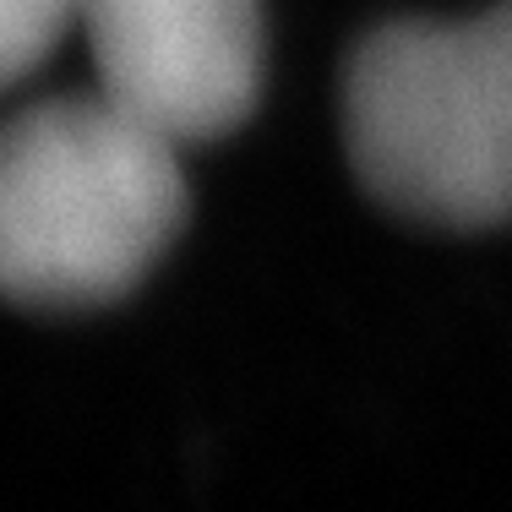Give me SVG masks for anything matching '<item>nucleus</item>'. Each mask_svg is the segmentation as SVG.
Here are the masks:
<instances>
[{"instance_id":"nucleus-1","label":"nucleus","mask_w":512,"mask_h":512,"mask_svg":"<svg viewBox=\"0 0 512 512\" xmlns=\"http://www.w3.org/2000/svg\"><path fill=\"white\" fill-rule=\"evenodd\" d=\"M191 213L180 142L109 93L22 104L0 137V289L77 316L137 295Z\"/></svg>"},{"instance_id":"nucleus-2","label":"nucleus","mask_w":512,"mask_h":512,"mask_svg":"<svg viewBox=\"0 0 512 512\" xmlns=\"http://www.w3.org/2000/svg\"><path fill=\"white\" fill-rule=\"evenodd\" d=\"M338 131L382 213L453 235L512 224V0L376 22L338 77Z\"/></svg>"},{"instance_id":"nucleus-3","label":"nucleus","mask_w":512,"mask_h":512,"mask_svg":"<svg viewBox=\"0 0 512 512\" xmlns=\"http://www.w3.org/2000/svg\"><path fill=\"white\" fill-rule=\"evenodd\" d=\"M99 93L175 137L218 142L262 104V0H82Z\"/></svg>"},{"instance_id":"nucleus-4","label":"nucleus","mask_w":512,"mask_h":512,"mask_svg":"<svg viewBox=\"0 0 512 512\" xmlns=\"http://www.w3.org/2000/svg\"><path fill=\"white\" fill-rule=\"evenodd\" d=\"M71 22H82V0H0V77H33Z\"/></svg>"}]
</instances>
